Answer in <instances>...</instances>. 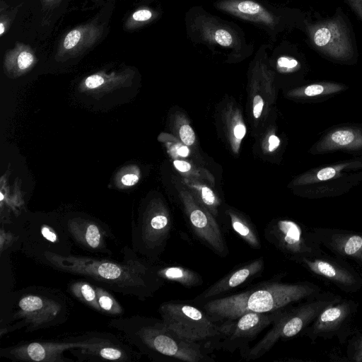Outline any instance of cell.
Wrapping results in <instances>:
<instances>
[{
  "label": "cell",
  "mask_w": 362,
  "mask_h": 362,
  "mask_svg": "<svg viewBox=\"0 0 362 362\" xmlns=\"http://www.w3.org/2000/svg\"><path fill=\"white\" fill-rule=\"evenodd\" d=\"M122 262L69 254L58 255L49 251L30 257L54 269L79 275L95 281L103 287L140 300L152 297L163 285L154 263L141 258L132 249H123Z\"/></svg>",
  "instance_id": "cell-1"
},
{
  "label": "cell",
  "mask_w": 362,
  "mask_h": 362,
  "mask_svg": "<svg viewBox=\"0 0 362 362\" xmlns=\"http://www.w3.org/2000/svg\"><path fill=\"white\" fill-rule=\"evenodd\" d=\"M108 326L141 354L157 361L208 362L212 352L205 346L185 340L170 329L161 319L143 315L115 317Z\"/></svg>",
  "instance_id": "cell-2"
},
{
  "label": "cell",
  "mask_w": 362,
  "mask_h": 362,
  "mask_svg": "<svg viewBox=\"0 0 362 362\" xmlns=\"http://www.w3.org/2000/svg\"><path fill=\"white\" fill-rule=\"evenodd\" d=\"M321 291L320 286L309 281L285 283L270 280L199 305L214 322L219 323L249 312L266 313L282 310Z\"/></svg>",
  "instance_id": "cell-3"
},
{
  "label": "cell",
  "mask_w": 362,
  "mask_h": 362,
  "mask_svg": "<svg viewBox=\"0 0 362 362\" xmlns=\"http://www.w3.org/2000/svg\"><path fill=\"white\" fill-rule=\"evenodd\" d=\"M304 29L311 47L325 59L339 64L354 65L358 53L351 23L338 6L331 17L320 15L305 20Z\"/></svg>",
  "instance_id": "cell-4"
},
{
  "label": "cell",
  "mask_w": 362,
  "mask_h": 362,
  "mask_svg": "<svg viewBox=\"0 0 362 362\" xmlns=\"http://www.w3.org/2000/svg\"><path fill=\"white\" fill-rule=\"evenodd\" d=\"M342 298L330 292H320L297 305L284 308L272 324L271 329L253 346L241 354L246 361L261 358L280 340L291 339L308 327L327 306Z\"/></svg>",
  "instance_id": "cell-5"
},
{
  "label": "cell",
  "mask_w": 362,
  "mask_h": 362,
  "mask_svg": "<svg viewBox=\"0 0 362 362\" xmlns=\"http://www.w3.org/2000/svg\"><path fill=\"white\" fill-rule=\"evenodd\" d=\"M11 328L26 327L32 332L64 323L68 317L65 299L47 289L34 288L18 293L13 302Z\"/></svg>",
  "instance_id": "cell-6"
},
{
  "label": "cell",
  "mask_w": 362,
  "mask_h": 362,
  "mask_svg": "<svg viewBox=\"0 0 362 362\" xmlns=\"http://www.w3.org/2000/svg\"><path fill=\"white\" fill-rule=\"evenodd\" d=\"M160 319L180 337L217 350L221 338L219 324L202 308L194 305L165 302L158 308Z\"/></svg>",
  "instance_id": "cell-7"
},
{
  "label": "cell",
  "mask_w": 362,
  "mask_h": 362,
  "mask_svg": "<svg viewBox=\"0 0 362 362\" xmlns=\"http://www.w3.org/2000/svg\"><path fill=\"white\" fill-rule=\"evenodd\" d=\"M99 332H90L60 341H35L0 349L2 357L17 361L66 362L72 361L64 353L71 349L85 348L93 344Z\"/></svg>",
  "instance_id": "cell-8"
},
{
  "label": "cell",
  "mask_w": 362,
  "mask_h": 362,
  "mask_svg": "<svg viewBox=\"0 0 362 362\" xmlns=\"http://www.w3.org/2000/svg\"><path fill=\"white\" fill-rule=\"evenodd\" d=\"M266 240L293 262L324 253L312 229L290 219H279L264 229Z\"/></svg>",
  "instance_id": "cell-9"
},
{
  "label": "cell",
  "mask_w": 362,
  "mask_h": 362,
  "mask_svg": "<svg viewBox=\"0 0 362 362\" xmlns=\"http://www.w3.org/2000/svg\"><path fill=\"white\" fill-rule=\"evenodd\" d=\"M284 309L266 313L249 312L219 322L221 338L217 350L233 353L239 349L240 354L244 353L250 348V343L271 325Z\"/></svg>",
  "instance_id": "cell-10"
},
{
  "label": "cell",
  "mask_w": 362,
  "mask_h": 362,
  "mask_svg": "<svg viewBox=\"0 0 362 362\" xmlns=\"http://www.w3.org/2000/svg\"><path fill=\"white\" fill-rule=\"evenodd\" d=\"M358 304L351 299L340 300L325 308L300 333L312 341L318 338L331 339L336 337L343 344L351 332Z\"/></svg>",
  "instance_id": "cell-11"
},
{
  "label": "cell",
  "mask_w": 362,
  "mask_h": 362,
  "mask_svg": "<svg viewBox=\"0 0 362 362\" xmlns=\"http://www.w3.org/2000/svg\"><path fill=\"white\" fill-rule=\"evenodd\" d=\"M295 262L310 273L328 280L344 292L355 293L362 287L361 275L341 257L322 253L314 257H302Z\"/></svg>",
  "instance_id": "cell-12"
},
{
  "label": "cell",
  "mask_w": 362,
  "mask_h": 362,
  "mask_svg": "<svg viewBox=\"0 0 362 362\" xmlns=\"http://www.w3.org/2000/svg\"><path fill=\"white\" fill-rule=\"evenodd\" d=\"M21 230L23 251L29 257L45 251L62 255L71 254V240L62 224L42 222Z\"/></svg>",
  "instance_id": "cell-13"
},
{
  "label": "cell",
  "mask_w": 362,
  "mask_h": 362,
  "mask_svg": "<svg viewBox=\"0 0 362 362\" xmlns=\"http://www.w3.org/2000/svg\"><path fill=\"white\" fill-rule=\"evenodd\" d=\"M341 151L362 156V123H345L324 131L310 149L314 156Z\"/></svg>",
  "instance_id": "cell-14"
},
{
  "label": "cell",
  "mask_w": 362,
  "mask_h": 362,
  "mask_svg": "<svg viewBox=\"0 0 362 362\" xmlns=\"http://www.w3.org/2000/svg\"><path fill=\"white\" fill-rule=\"evenodd\" d=\"M80 361H112L132 362L138 361L141 354L111 333L100 332L97 340L88 347L69 351Z\"/></svg>",
  "instance_id": "cell-15"
},
{
  "label": "cell",
  "mask_w": 362,
  "mask_h": 362,
  "mask_svg": "<svg viewBox=\"0 0 362 362\" xmlns=\"http://www.w3.org/2000/svg\"><path fill=\"white\" fill-rule=\"evenodd\" d=\"M312 230L320 245L335 256L362 265V233L328 228Z\"/></svg>",
  "instance_id": "cell-16"
},
{
  "label": "cell",
  "mask_w": 362,
  "mask_h": 362,
  "mask_svg": "<svg viewBox=\"0 0 362 362\" xmlns=\"http://www.w3.org/2000/svg\"><path fill=\"white\" fill-rule=\"evenodd\" d=\"M264 268V259L259 257L230 271L200 293L193 300L200 304L216 298L250 283L262 274Z\"/></svg>",
  "instance_id": "cell-17"
},
{
  "label": "cell",
  "mask_w": 362,
  "mask_h": 362,
  "mask_svg": "<svg viewBox=\"0 0 362 362\" xmlns=\"http://www.w3.org/2000/svg\"><path fill=\"white\" fill-rule=\"evenodd\" d=\"M69 237L82 249L94 253L111 254L108 231L93 221L76 218L62 223Z\"/></svg>",
  "instance_id": "cell-18"
},
{
  "label": "cell",
  "mask_w": 362,
  "mask_h": 362,
  "mask_svg": "<svg viewBox=\"0 0 362 362\" xmlns=\"http://www.w3.org/2000/svg\"><path fill=\"white\" fill-rule=\"evenodd\" d=\"M362 182V170L329 180L301 186V194L309 199H322L343 195Z\"/></svg>",
  "instance_id": "cell-19"
},
{
  "label": "cell",
  "mask_w": 362,
  "mask_h": 362,
  "mask_svg": "<svg viewBox=\"0 0 362 362\" xmlns=\"http://www.w3.org/2000/svg\"><path fill=\"white\" fill-rule=\"evenodd\" d=\"M358 170H362V156H353L349 159L312 168L298 178L296 184L300 186L310 185Z\"/></svg>",
  "instance_id": "cell-20"
},
{
  "label": "cell",
  "mask_w": 362,
  "mask_h": 362,
  "mask_svg": "<svg viewBox=\"0 0 362 362\" xmlns=\"http://www.w3.org/2000/svg\"><path fill=\"white\" fill-rule=\"evenodd\" d=\"M219 9L244 20L268 26L276 24V17L252 0H223L216 4Z\"/></svg>",
  "instance_id": "cell-21"
},
{
  "label": "cell",
  "mask_w": 362,
  "mask_h": 362,
  "mask_svg": "<svg viewBox=\"0 0 362 362\" xmlns=\"http://www.w3.org/2000/svg\"><path fill=\"white\" fill-rule=\"evenodd\" d=\"M348 88L349 86L346 84L337 81H314L298 88L295 95L304 101L318 103L327 100Z\"/></svg>",
  "instance_id": "cell-22"
},
{
  "label": "cell",
  "mask_w": 362,
  "mask_h": 362,
  "mask_svg": "<svg viewBox=\"0 0 362 362\" xmlns=\"http://www.w3.org/2000/svg\"><path fill=\"white\" fill-rule=\"evenodd\" d=\"M156 273L165 281L175 282L187 288L203 284L202 277L195 271L180 265H156Z\"/></svg>",
  "instance_id": "cell-23"
},
{
  "label": "cell",
  "mask_w": 362,
  "mask_h": 362,
  "mask_svg": "<svg viewBox=\"0 0 362 362\" xmlns=\"http://www.w3.org/2000/svg\"><path fill=\"white\" fill-rule=\"evenodd\" d=\"M231 230L250 247L255 250L261 248V242L257 230L252 223L234 212L229 213Z\"/></svg>",
  "instance_id": "cell-24"
},
{
  "label": "cell",
  "mask_w": 362,
  "mask_h": 362,
  "mask_svg": "<svg viewBox=\"0 0 362 362\" xmlns=\"http://www.w3.org/2000/svg\"><path fill=\"white\" fill-rule=\"evenodd\" d=\"M69 291L79 301L100 313L95 285L83 280L74 281L69 284Z\"/></svg>",
  "instance_id": "cell-25"
},
{
  "label": "cell",
  "mask_w": 362,
  "mask_h": 362,
  "mask_svg": "<svg viewBox=\"0 0 362 362\" xmlns=\"http://www.w3.org/2000/svg\"><path fill=\"white\" fill-rule=\"evenodd\" d=\"M96 291L100 313L115 317L124 313L121 304L105 287L96 286Z\"/></svg>",
  "instance_id": "cell-26"
},
{
  "label": "cell",
  "mask_w": 362,
  "mask_h": 362,
  "mask_svg": "<svg viewBox=\"0 0 362 362\" xmlns=\"http://www.w3.org/2000/svg\"><path fill=\"white\" fill-rule=\"evenodd\" d=\"M202 32L204 38L221 46L231 47L233 44V35L226 29L204 24Z\"/></svg>",
  "instance_id": "cell-27"
},
{
  "label": "cell",
  "mask_w": 362,
  "mask_h": 362,
  "mask_svg": "<svg viewBox=\"0 0 362 362\" xmlns=\"http://www.w3.org/2000/svg\"><path fill=\"white\" fill-rule=\"evenodd\" d=\"M347 356L352 361L362 362V334L355 335L349 340Z\"/></svg>",
  "instance_id": "cell-28"
},
{
  "label": "cell",
  "mask_w": 362,
  "mask_h": 362,
  "mask_svg": "<svg viewBox=\"0 0 362 362\" xmlns=\"http://www.w3.org/2000/svg\"><path fill=\"white\" fill-rule=\"evenodd\" d=\"M277 65L284 71H293L298 69L300 66V62L292 57L283 56L280 57L277 60Z\"/></svg>",
  "instance_id": "cell-29"
},
{
  "label": "cell",
  "mask_w": 362,
  "mask_h": 362,
  "mask_svg": "<svg viewBox=\"0 0 362 362\" xmlns=\"http://www.w3.org/2000/svg\"><path fill=\"white\" fill-rule=\"evenodd\" d=\"M180 136L182 141L188 146L192 145L195 141L193 129L189 124H184L180 129Z\"/></svg>",
  "instance_id": "cell-30"
},
{
  "label": "cell",
  "mask_w": 362,
  "mask_h": 362,
  "mask_svg": "<svg viewBox=\"0 0 362 362\" xmlns=\"http://www.w3.org/2000/svg\"><path fill=\"white\" fill-rule=\"evenodd\" d=\"M81 38V33L78 30H73L70 31L66 36L64 41V47L67 49H70L75 47L79 42Z\"/></svg>",
  "instance_id": "cell-31"
},
{
  "label": "cell",
  "mask_w": 362,
  "mask_h": 362,
  "mask_svg": "<svg viewBox=\"0 0 362 362\" xmlns=\"http://www.w3.org/2000/svg\"><path fill=\"white\" fill-rule=\"evenodd\" d=\"M201 197L202 201L206 206L213 208L216 205V197L213 191L209 187H202Z\"/></svg>",
  "instance_id": "cell-32"
},
{
  "label": "cell",
  "mask_w": 362,
  "mask_h": 362,
  "mask_svg": "<svg viewBox=\"0 0 362 362\" xmlns=\"http://www.w3.org/2000/svg\"><path fill=\"white\" fill-rule=\"evenodd\" d=\"M33 56L28 52H22L18 57V66L21 69L28 68L33 62Z\"/></svg>",
  "instance_id": "cell-33"
},
{
  "label": "cell",
  "mask_w": 362,
  "mask_h": 362,
  "mask_svg": "<svg viewBox=\"0 0 362 362\" xmlns=\"http://www.w3.org/2000/svg\"><path fill=\"white\" fill-rule=\"evenodd\" d=\"M362 22V0H342Z\"/></svg>",
  "instance_id": "cell-34"
},
{
  "label": "cell",
  "mask_w": 362,
  "mask_h": 362,
  "mask_svg": "<svg viewBox=\"0 0 362 362\" xmlns=\"http://www.w3.org/2000/svg\"><path fill=\"white\" fill-rule=\"evenodd\" d=\"M104 83V79L99 75L88 76L85 81V85L88 88L93 89L100 86Z\"/></svg>",
  "instance_id": "cell-35"
},
{
  "label": "cell",
  "mask_w": 362,
  "mask_h": 362,
  "mask_svg": "<svg viewBox=\"0 0 362 362\" xmlns=\"http://www.w3.org/2000/svg\"><path fill=\"white\" fill-rule=\"evenodd\" d=\"M264 101L261 96L256 95L253 100V115L255 118L259 117L262 114Z\"/></svg>",
  "instance_id": "cell-36"
},
{
  "label": "cell",
  "mask_w": 362,
  "mask_h": 362,
  "mask_svg": "<svg viewBox=\"0 0 362 362\" xmlns=\"http://www.w3.org/2000/svg\"><path fill=\"white\" fill-rule=\"evenodd\" d=\"M132 17L136 21H146L152 17V13L148 10L142 9L134 12Z\"/></svg>",
  "instance_id": "cell-37"
},
{
  "label": "cell",
  "mask_w": 362,
  "mask_h": 362,
  "mask_svg": "<svg viewBox=\"0 0 362 362\" xmlns=\"http://www.w3.org/2000/svg\"><path fill=\"white\" fill-rule=\"evenodd\" d=\"M139 180V177L135 174H127L124 175L121 181L123 185L126 186H132L136 184Z\"/></svg>",
  "instance_id": "cell-38"
},
{
  "label": "cell",
  "mask_w": 362,
  "mask_h": 362,
  "mask_svg": "<svg viewBox=\"0 0 362 362\" xmlns=\"http://www.w3.org/2000/svg\"><path fill=\"white\" fill-rule=\"evenodd\" d=\"M173 163L175 168L180 172H187L191 169V165L184 160H176Z\"/></svg>",
  "instance_id": "cell-39"
},
{
  "label": "cell",
  "mask_w": 362,
  "mask_h": 362,
  "mask_svg": "<svg viewBox=\"0 0 362 362\" xmlns=\"http://www.w3.org/2000/svg\"><path fill=\"white\" fill-rule=\"evenodd\" d=\"M233 132H234L235 136L237 139H241L245 135V133H246L245 127L243 124H238L235 127Z\"/></svg>",
  "instance_id": "cell-40"
},
{
  "label": "cell",
  "mask_w": 362,
  "mask_h": 362,
  "mask_svg": "<svg viewBox=\"0 0 362 362\" xmlns=\"http://www.w3.org/2000/svg\"><path fill=\"white\" fill-rule=\"evenodd\" d=\"M269 150L273 151L280 144V140L276 135H271L269 138Z\"/></svg>",
  "instance_id": "cell-41"
},
{
  "label": "cell",
  "mask_w": 362,
  "mask_h": 362,
  "mask_svg": "<svg viewBox=\"0 0 362 362\" xmlns=\"http://www.w3.org/2000/svg\"><path fill=\"white\" fill-rule=\"evenodd\" d=\"M177 153L182 157H187L189 153V151L186 146H182L177 149Z\"/></svg>",
  "instance_id": "cell-42"
},
{
  "label": "cell",
  "mask_w": 362,
  "mask_h": 362,
  "mask_svg": "<svg viewBox=\"0 0 362 362\" xmlns=\"http://www.w3.org/2000/svg\"><path fill=\"white\" fill-rule=\"evenodd\" d=\"M4 32V26L2 23H0V35H1Z\"/></svg>",
  "instance_id": "cell-43"
},
{
  "label": "cell",
  "mask_w": 362,
  "mask_h": 362,
  "mask_svg": "<svg viewBox=\"0 0 362 362\" xmlns=\"http://www.w3.org/2000/svg\"><path fill=\"white\" fill-rule=\"evenodd\" d=\"M0 196H1V199H0V200H1V201H2V200H3V199H4V195H3V194H2L1 192V194H0Z\"/></svg>",
  "instance_id": "cell-44"
}]
</instances>
